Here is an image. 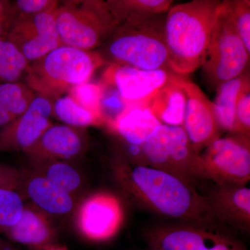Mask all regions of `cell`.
<instances>
[{
  "instance_id": "obj_1",
  "label": "cell",
  "mask_w": 250,
  "mask_h": 250,
  "mask_svg": "<svg viewBox=\"0 0 250 250\" xmlns=\"http://www.w3.org/2000/svg\"><path fill=\"white\" fill-rule=\"evenodd\" d=\"M111 167L125 195L140 208L182 223L215 225L205 195L172 174L134 164L116 153Z\"/></svg>"
},
{
  "instance_id": "obj_2",
  "label": "cell",
  "mask_w": 250,
  "mask_h": 250,
  "mask_svg": "<svg viewBox=\"0 0 250 250\" xmlns=\"http://www.w3.org/2000/svg\"><path fill=\"white\" fill-rule=\"evenodd\" d=\"M221 4L218 0H194L168 10L165 38L173 73L185 77L201 66Z\"/></svg>"
},
{
  "instance_id": "obj_3",
  "label": "cell",
  "mask_w": 250,
  "mask_h": 250,
  "mask_svg": "<svg viewBox=\"0 0 250 250\" xmlns=\"http://www.w3.org/2000/svg\"><path fill=\"white\" fill-rule=\"evenodd\" d=\"M163 14L117 26L101 46L100 55L118 65L171 71Z\"/></svg>"
},
{
  "instance_id": "obj_4",
  "label": "cell",
  "mask_w": 250,
  "mask_h": 250,
  "mask_svg": "<svg viewBox=\"0 0 250 250\" xmlns=\"http://www.w3.org/2000/svg\"><path fill=\"white\" fill-rule=\"evenodd\" d=\"M105 63L95 51L61 45L29 64L25 83L39 95L57 98L75 85L89 82L95 70Z\"/></svg>"
},
{
  "instance_id": "obj_5",
  "label": "cell",
  "mask_w": 250,
  "mask_h": 250,
  "mask_svg": "<svg viewBox=\"0 0 250 250\" xmlns=\"http://www.w3.org/2000/svg\"><path fill=\"white\" fill-rule=\"evenodd\" d=\"M54 16L62 45L83 50L101 47L118 26L103 0L61 1Z\"/></svg>"
},
{
  "instance_id": "obj_6",
  "label": "cell",
  "mask_w": 250,
  "mask_h": 250,
  "mask_svg": "<svg viewBox=\"0 0 250 250\" xmlns=\"http://www.w3.org/2000/svg\"><path fill=\"white\" fill-rule=\"evenodd\" d=\"M147 165L168 172L193 188L210 180L200 153L181 126L162 124L143 146Z\"/></svg>"
},
{
  "instance_id": "obj_7",
  "label": "cell",
  "mask_w": 250,
  "mask_h": 250,
  "mask_svg": "<svg viewBox=\"0 0 250 250\" xmlns=\"http://www.w3.org/2000/svg\"><path fill=\"white\" fill-rule=\"evenodd\" d=\"M250 54L222 1L201 66L206 80L217 88L247 72Z\"/></svg>"
},
{
  "instance_id": "obj_8",
  "label": "cell",
  "mask_w": 250,
  "mask_h": 250,
  "mask_svg": "<svg viewBox=\"0 0 250 250\" xmlns=\"http://www.w3.org/2000/svg\"><path fill=\"white\" fill-rule=\"evenodd\" d=\"M145 238L149 248L158 250H248L215 225H164L148 230Z\"/></svg>"
},
{
  "instance_id": "obj_9",
  "label": "cell",
  "mask_w": 250,
  "mask_h": 250,
  "mask_svg": "<svg viewBox=\"0 0 250 250\" xmlns=\"http://www.w3.org/2000/svg\"><path fill=\"white\" fill-rule=\"evenodd\" d=\"M215 184L246 186L250 179V137L218 138L200 154Z\"/></svg>"
},
{
  "instance_id": "obj_10",
  "label": "cell",
  "mask_w": 250,
  "mask_h": 250,
  "mask_svg": "<svg viewBox=\"0 0 250 250\" xmlns=\"http://www.w3.org/2000/svg\"><path fill=\"white\" fill-rule=\"evenodd\" d=\"M53 102L36 95L30 106L21 116L0 129V152H25L52 124Z\"/></svg>"
},
{
  "instance_id": "obj_11",
  "label": "cell",
  "mask_w": 250,
  "mask_h": 250,
  "mask_svg": "<svg viewBox=\"0 0 250 250\" xmlns=\"http://www.w3.org/2000/svg\"><path fill=\"white\" fill-rule=\"evenodd\" d=\"M176 75L168 70H145L111 63L100 81L113 85L130 106H142Z\"/></svg>"
},
{
  "instance_id": "obj_12",
  "label": "cell",
  "mask_w": 250,
  "mask_h": 250,
  "mask_svg": "<svg viewBox=\"0 0 250 250\" xmlns=\"http://www.w3.org/2000/svg\"><path fill=\"white\" fill-rule=\"evenodd\" d=\"M124 219L123 207L114 195L93 194L83 200L77 214L79 231L87 239L104 241L119 231Z\"/></svg>"
},
{
  "instance_id": "obj_13",
  "label": "cell",
  "mask_w": 250,
  "mask_h": 250,
  "mask_svg": "<svg viewBox=\"0 0 250 250\" xmlns=\"http://www.w3.org/2000/svg\"><path fill=\"white\" fill-rule=\"evenodd\" d=\"M6 39L21 51L29 64L62 45L54 13L17 18Z\"/></svg>"
},
{
  "instance_id": "obj_14",
  "label": "cell",
  "mask_w": 250,
  "mask_h": 250,
  "mask_svg": "<svg viewBox=\"0 0 250 250\" xmlns=\"http://www.w3.org/2000/svg\"><path fill=\"white\" fill-rule=\"evenodd\" d=\"M186 95L185 113L183 125L192 146L200 153L220 138V129L215 119L212 102L198 85L182 77Z\"/></svg>"
},
{
  "instance_id": "obj_15",
  "label": "cell",
  "mask_w": 250,
  "mask_h": 250,
  "mask_svg": "<svg viewBox=\"0 0 250 250\" xmlns=\"http://www.w3.org/2000/svg\"><path fill=\"white\" fill-rule=\"evenodd\" d=\"M88 146L85 129L65 124H52L24 154L30 161L57 159L70 162L80 159Z\"/></svg>"
},
{
  "instance_id": "obj_16",
  "label": "cell",
  "mask_w": 250,
  "mask_h": 250,
  "mask_svg": "<svg viewBox=\"0 0 250 250\" xmlns=\"http://www.w3.org/2000/svg\"><path fill=\"white\" fill-rule=\"evenodd\" d=\"M206 200L216 221L250 231V189L247 186L215 184Z\"/></svg>"
},
{
  "instance_id": "obj_17",
  "label": "cell",
  "mask_w": 250,
  "mask_h": 250,
  "mask_svg": "<svg viewBox=\"0 0 250 250\" xmlns=\"http://www.w3.org/2000/svg\"><path fill=\"white\" fill-rule=\"evenodd\" d=\"M21 185L18 192L24 190L33 205L46 214L65 215L75 208V197L30 169L21 171Z\"/></svg>"
},
{
  "instance_id": "obj_18",
  "label": "cell",
  "mask_w": 250,
  "mask_h": 250,
  "mask_svg": "<svg viewBox=\"0 0 250 250\" xmlns=\"http://www.w3.org/2000/svg\"><path fill=\"white\" fill-rule=\"evenodd\" d=\"M11 241L34 249L52 246L55 233L46 213L34 205H24L17 223L4 233Z\"/></svg>"
},
{
  "instance_id": "obj_19",
  "label": "cell",
  "mask_w": 250,
  "mask_h": 250,
  "mask_svg": "<svg viewBox=\"0 0 250 250\" xmlns=\"http://www.w3.org/2000/svg\"><path fill=\"white\" fill-rule=\"evenodd\" d=\"M182 77L176 75L146 104L162 124L181 126L183 125L187 95L182 83Z\"/></svg>"
},
{
  "instance_id": "obj_20",
  "label": "cell",
  "mask_w": 250,
  "mask_h": 250,
  "mask_svg": "<svg viewBox=\"0 0 250 250\" xmlns=\"http://www.w3.org/2000/svg\"><path fill=\"white\" fill-rule=\"evenodd\" d=\"M162 125L146 105L131 106L110 129L118 140L143 146Z\"/></svg>"
},
{
  "instance_id": "obj_21",
  "label": "cell",
  "mask_w": 250,
  "mask_h": 250,
  "mask_svg": "<svg viewBox=\"0 0 250 250\" xmlns=\"http://www.w3.org/2000/svg\"><path fill=\"white\" fill-rule=\"evenodd\" d=\"M249 80V73L246 72L241 76L224 82L216 88V96L212 105L220 131L236 134L237 99L243 85Z\"/></svg>"
},
{
  "instance_id": "obj_22",
  "label": "cell",
  "mask_w": 250,
  "mask_h": 250,
  "mask_svg": "<svg viewBox=\"0 0 250 250\" xmlns=\"http://www.w3.org/2000/svg\"><path fill=\"white\" fill-rule=\"evenodd\" d=\"M29 169L74 197L83 187L82 175L69 161L57 159L30 161Z\"/></svg>"
},
{
  "instance_id": "obj_23",
  "label": "cell",
  "mask_w": 250,
  "mask_h": 250,
  "mask_svg": "<svg viewBox=\"0 0 250 250\" xmlns=\"http://www.w3.org/2000/svg\"><path fill=\"white\" fill-rule=\"evenodd\" d=\"M107 3L118 25L143 21L168 11L171 0H108Z\"/></svg>"
},
{
  "instance_id": "obj_24",
  "label": "cell",
  "mask_w": 250,
  "mask_h": 250,
  "mask_svg": "<svg viewBox=\"0 0 250 250\" xmlns=\"http://www.w3.org/2000/svg\"><path fill=\"white\" fill-rule=\"evenodd\" d=\"M52 116L62 121V124L82 129L104 125L101 116L81 106L67 93L55 98Z\"/></svg>"
},
{
  "instance_id": "obj_25",
  "label": "cell",
  "mask_w": 250,
  "mask_h": 250,
  "mask_svg": "<svg viewBox=\"0 0 250 250\" xmlns=\"http://www.w3.org/2000/svg\"><path fill=\"white\" fill-rule=\"evenodd\" d=\"M29 62L9 40L0 39V83L20 82Z\"/></svg>"
},
{
  "instance_id": "obj_26",
  "label": "cell",
  "mask_w": 250,
  "mask_h": 250,
  "mask_svg": "<svg viewBox=\"0 0 250 250\" xmlns=\"http://www.w3.org/2000/svg\"><path fill=\"white\" fill-rule=\"evenodd\" d=\"M36 95L21 82L0 83V105L14 118L27 111Z\"/></svg>"
},
{
  "instance_id": "obj_27",
  "label": "cell",
  "mask_w": 250,
  "mask_h": 250,
  "mask_svg": "<svg viewBox=\"0 0 250 250\" xmlns=\"http://www.w3.org/2000/svg\"><path fill=\"white\" fill-rule=\"evenodd\" d=\"M99 83L101 86L99 111L104 125L110 128L131 106L113 85L102 81Z\"/></svg>"
},
{
  "instance_id": "obj_28",
  "label": "cell",
  "mask_w": 250,
  "mask_h": 250,
  "mask_svg": "<svg viewBox=\"0 0 250 250\" xmlns=\"http://www.w3.org/2000/svg\"><path fill=\"white\" fill-rule=\"evenodd\" d=\"M24 206L19 192L0 188V235L4 234L17 223Z\"/></svg>"
},
{
  "instance_id": "obj_29",
  "label": "cell",
  "mask_w": 250,
  "mask_h": 250,
  "mask_svg": "<svg viewBox=\"0 0 250 250\" xmlns=\"http://www.w3.org/2000/svg\"><path fill=\"white\" fill-rule=\"evenodd\" d=\"M223 1L238 35L250 54V1L225 0Z\"/></svg>"
},
{
  "instance_id": "obj_30",
  "label": "cell",
  "mask_w": 250,
  "mask_h": 250,
  "mask_svg": "<svg viewBox=\"0 0 250 250\" xmlns=\"http://www.w3.org/2000/svg\"><path fill=\"white\" fill-rule=\"evenodd\" d=\"M100 93L101 86L100 83H93L88 82L75 85L67 94L81 106L101 116L99 111Z\"/></svg>"
},
{
  "instance_id": "obj_31",
  "label": "cell",
  "mask_w": 250,
  "mask_h": 250,
  "mask_svg": "<svg viewBox=\"0 0 250 250\" xmlns=\"http://www.w3.org/2000/svg\"><path fill=\"white\" fill-rule=\"evenodd\" d=\"M236 134L250 137V81L246 83L238 95L235 112Z\"/></svg>"
},
{
  "instance_id": "obj_32",
  "label": "cell",
  "mask_w": 250,
  "mask_h": 250,
  "mask_svg": "<svg viewBox=\"0 0 250 250\" xmlns=\"http://www.w3.org/2000/svg\"><path fill=\"white\" fill-rule=\"evenodd\" d=\"M60 1L56 0H16L13 1L17 18L33 17L45 13H54Z\"/></svg>"
},
{
  "instance_id": "obj_33",
  "label": "cell",
  "mask_w": 250,
  "mask_h": 250,
  "mask_svg": "<svg viewBox=\"0 0 250 250\" xmlns=\"http://www.w3.org/2000/svg\"><path fill=\"white\" fill-rule=\"evenodd\" d=\"M16 19L17 14L13 1L0 0V39H6Z\"/></svg>"
},
{
  "instance_id": "obj_34",
  "label": "cell",
  "mask_w": 250,
  "mask_h": 250,
  "mask_svg": "<svg viewBox=\"0 0 250 250\" xmlns=\"http://www.w3.org/2000/svg\"><path fill=\"white\" fill-rule=\"evenodd\" d=\"M21 181V171L13 166L0 163V188L18 192Z\"/></svg>"
},
{
  "instance_id": "obj_35",
  "label": "cell",
  "mask_w": 250,
  "mask_h": 250,
  "mask_svg": "<svg viewBox=\"0 0 250 250\" xmlns=\"http://www.w3.org/2000/svg\"><path fill=\"white\" fill-rule=\"evenodd\" d=\"M14 117L10 115L2 106L0 105V129L3 126L11 123L13 120H14Z\"/></svg>"
},
{
  "instance_id": "obj_36",
  "label": "cell",
  "mask_w": 250,
  "mask_h": 250,
  "mask_svg": "<svg viewBox=\"0 0 250 250\" xmlns=\"http://www.w3.org/2000/svg\"><path fill=\"white\" fill-rule=\"evenodd\" d=\"M0 250H16L12 246L0 239Z\"/></svg>"
},
{
  "instance_id": "obj_37",
  "label": "cell",
  "mask_w": 250,
  "mask_h": 250,
  "mask_svg": "<svg viewBox=\"0 0 250 250\" xmlns=\"http://www.w3.org/2000/svg\"><path fill=\"white\" fill-rule=\"evenodd\" d=\"M45 250H66L65 248H62V247H56V246H52L50 248H47Z\"/></svg>"
},
{
  "instance_id": "obj_38",
  "label": "cell",
  "mask_w": 250,
  "mask_h": 250,
  "mask_svg": "<svg viewBox=\"0 0 250 250\" xmlns=\"http://www.w3.org/2000/svg\"><path fill=\"white\" fill-rule=\"evenodd\" d=\"M156 250V249H152V248H149V250Z\"/></svg>"
}]
</instances>
